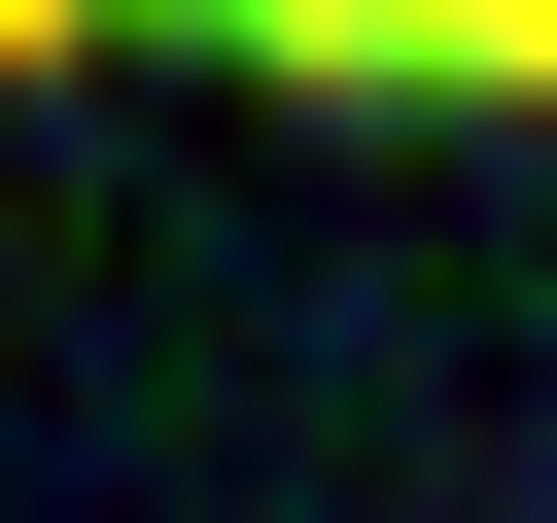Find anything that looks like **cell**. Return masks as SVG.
I'll return each mask as SVG.
<instances>
[{
	"instance_id": "6da1fadb",
	"label": "cell",
	"mask_w": 557,
	"mask_h": 523,
	"mask_svg": "<svg viewBox=\"0 0 557 523\" xmlns=\"http://www.w3.org/2000/svg\"><path fill=\"white\" fill-rule=\"evenodd\" d=\"M209 35H278V70H418V105L557 70V0H209Z\"/></svg>"
}]
</instances>
